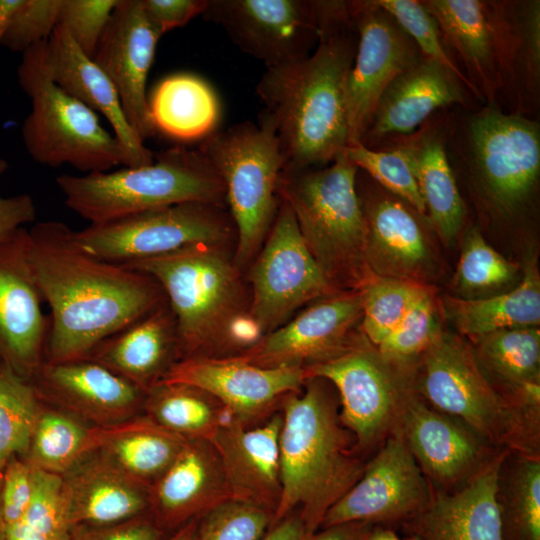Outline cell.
I'll return each mask as SVG.
<instances>
[{
    "mask_svg": "<svg viewBox=\"0 0 540 540\" xmlns=\"http://www.w3.org/2000/svg\"><path fill=\"white\" fill-rule=\"evenodd\" d=\"M164 531L151 515L103 526H74L70 540H163Z\"/></svg>",
    "mask_w": 540,
    "mask_h": 540,
    "instance_id": "obj_52",
    "label": "cell"
},
{
    "mask_svg": "<svg viewBox=\"0 0 540 540\" xmlns=\"http://www.w3.org/2000/svg\"><path fill=\"white\" fill-rule=\"evenodd\" d=\"M46 41L23 52L17 68L18 84L32 106L21 128L26 151L43 166L69 165L84 174L128 167L124 147L100 124L98 114L51 78Z\"/></svg>",
    "mask_w": 540,
    "mask_h": 540,
    "instance_id": "obj_6",
    "label": "cell"
},
{
    "mask_svg": "<svg viewBox=\"0 0 540 540\" xmlns=\"http://www.w3.org/2000/svg\"><path fill=\"white\" fill-rule=\"evenodd\" d=\"M306 527L297 511L273 524L260 540H309Z\"/></svg>",
    "mask_w": 540,
    "mask_h": 540,
    "instance_id": "obj_55",
    "label": "cell"
},
{
    "mask_svg": "<svg viewBox=\"0 0 540 540\" xmlns=\"http://www.w3.org/2000/svg\"><path fill=\"white\" fill-rule=\"evenodd\" d=\"M408 540H422V539H421V538H419V537H417V536H415V537H411V538H409Z\"/></svg>",
    "mask_w": 540,
    "mask_h": 540,
    "instance_id": "obj_61",
    "label": "cell"
},
{
    "mask_svg": "<svg viewBox=\"0 0 540 540\" xmlns=\"http://www.w3.org/2000/svg\"><path fill=\"white\" fill-rule=\"evenodd\" d=\"M362 330L377 347L415 303L430 291L424 284L372 275L362 284Z\"/></svg>",
    "mask_w": 540,
    "mask_h": 540,
    "instance_id": "obj_41",
    "label": "cell"
},
{
    "mask_svg": "<svg viewBox=\"0 0 540 540\" xmlns=\"http://www.w3.org/2000/svg\"><path fill=\"white\" fill-rule=\"evenodd\" d=\"M95 436L96 451L149 488L188 441L149 416L132 417L110 426H96Z\"/></svg>",
    "mask_w": 540,
    "mask_h": 540,
    "instance_id": "obj_32",
    "label": "cell"
},
{
    "mask_svg": "<svg viewBox=\"0 0 540 540\" xmlns=\"http://www.w3.org/2000/svg\"><path fill=\"white\" fill-rule=\"evenodd\" d=\"M345 153L358 168L368 173L382 187L400 198L420 215L426 214L411 165L399 147L391 150L367 148L360 142L348 145Z\"/></svg>",
    "mask_w": 540,
    "mask_h": 540,
    "instance_id": "obj_42",
    "label": "cell"
},
{
    "mask_svg": "<svg viewBox=\"0 0 540 540\" xmlns=\"http://www.w3.org/2000/svg\"><path fill=\"white\" fill-rule=\"evenodd\" d=\"M32 382L0 361V473L8 461L27 456L42 410Z\"/></svg>",
    "mask_w": 540,
    "mask_h": 540,
    "instance_id": "obj_38",
    "label": "cell"
},
{
    "mask_svg": "<svg viewBox=\"0 0 540 540\" xmlns=\"http://www.w3.org/2000/svg\"><path fill=\"white\" fill-rule=\"evenodd\" d=\"M444 311L460 333L474 339L502 329L538 327L540 276L535 261L527 264L522 280L510 291L485 298L446 296Z\"/></svg>",
    "mask_w": 540,
    "mask_h": 540,
    "instance_id": "obj_35",
    "label": "cell"
},
{
    "mask_svg": "<svg viewBox=\"0 0 540 540\" xmlns=\"http://www.w3.org/2000/svg\"><path fill=\"white\" fill-rule=\"evenodd\" d=\"M430 500L427 483L403 436L390 437L357 482L328 510L320 528L410 519Z\"/></svg>",
    "mask_w": 540,
    "mask_h": 540,
    "instance_id": "obj_17",
    "label": "cell"
},
{
    "mask_svg": "<svg viewBox=\"0 0 540 540\" xmlns=\"http://www.w3.org/2000/svg\"><path fill=\"white\" fill-rule=\"evenodd\" d=\"M402 415L404 440L432 477L453 481L473 465L478 448L462 427L411 397L404 402Z\"/></svg>",
    "mask_w": 540,
    "mask_h": 540,
    "instance_id": "obj_33",
    "label": "cell"
},
{
    "mask_svg": "<svg viewBox=\"0 0 540 540\" xmlns=\"http://www.w3.org/2000/svg\"><path fill=\"white\" fill-rule=\"evenodd\" d=\"M29 231L0 241V360L30 380L45 362L49 317L28 258Z\"/></svg>",
    "mask_w": 540,
    "mask_h": 540,
    "instance_id": "obj_16",
    "label": "cell"
},
{
    "mask_svg": "<svg viewBox=\"0 0 540 540\" xmlns=\"http://www.w3.org/2000/svg\"><path fill=\"white\" fill-rule=\"evenodd\" d=\"M306 380L300 367H261L241 356H194L174 362L158 383L197 388L219 402L229 420L250 425Z\"/></svg>",
    "mask_w": 540,
    "mask_h": 540,
    "instance_id": "obj_15",
    "label": "cell"
},
{
    "mask_svg": "<svg viewBox=\"0 0 540 540\" xmlns=\"http://www.w3.org/2000/svg\"><path fill=\"white\" fill-rule=\"evenodd\" d=\"M143 406L147 416L187 440L210 442L229 420L214 398L183 384H155L145 393Z\"/></svg>",
    "mask_w": 540,
    "mask_h": 540,
    "instance_id": "obj_36",
    "label": "cell"
},
{
    "mask_svg": "<svg viewBox=\"0 0 540 540\" xmlns=\"http://www.w3.org/2000/svg\"><path fill=\"white\" fill-rule=\"evenodd\" d=\"M149 494L151 517L164 532L231 499L217 453L204 440H188Z\"/></svg>",
    "mask_w": 540,
    "mask_h": 540,
    "instance_id": "obj_24",
    "label": "cell"
},
{
    "mask_svg": "<svg viewBox=\"0 0 540 540\" xmlns=\"http://www.w3.org/2000/svg\"><path fill=\"white\" fill-rule=\"evenodd\" d=\"M358 43L346 85L349 143L360 142L389 84L424 56L374 0L353 1Z\"/></svg>",
    "mask_w": 540,
    "mask_h": 540,
    "instance_id": "obj_14",
    "label": "cell"
},
{
    "mask_svg": "<svg viewBox=\"0 0 540 540\" xmlns=\"http://www.w3.org/2000/svg\"><path fill=\"white\" fill-rule=\"evenodd\" d=\"M33 495V468L25 460L11 458L2 470V508L8 530L26 513Z\"/></svg>",
    "mask_w": 540,
    "mask_h": 540,
    "instance_id": "obj_51",
    "label": "cell"
},
{
    "mask_svg": "<svg viewBox=\"0 0 540 540\" xmlns=\"http://www.w3.org/2000/svg\"><path fill=\"white\" fill-rule=\"evenodd\" d=\"M1 491H2V472L0 473V540H6V526H5L4 516H3Z\"/></svg>",
    "mask_w": 540,
    "mask_h": 540,
    "instance_id": "obj_60",
    "label": "cell"
},
{
    "mask_svg": "<svg viewBox=\"0 0 540 540\" xmlns=\"http://www.w3.org/2000/svg\"><path fill=\"white\" fill-rule=\"evenodd\" d=\"M518 269L515 263L499 254L473 228L463 243L454 286L464 293L496 290L514 281Z\"/></svg>",
    "mask_w": 540,
    "mask_h": 540,
    "instance_id": "obj_43",
    "label": "cell"
},
{
    "mask_svg": "<svg viewBox=\"0 0 540 540\" xmlns=\"http://www.w3.org/2000/svg\"><path fill=\"white\" fill-rule=\"evenodd\" d=\"M272 520L260 506L228 499L198 518L194 540H260Z\"/></svg>",
    "mask_w": 540,
    "mask_h": 540,
    "instance_id": "obj_45",
    "label": "cell"
},
{
    "mask_svg": "<svg viewBox=\"0 0 540 540\" xmlns=\"http://www.w3.org/2000/svg\"><path fill=\"white\" fill-rule=\"evenodd\" d=\"M202 16L267 68L308 56L319 38L317 1L208 0Z\"/></svg>",
    "mask_w": 540,
    "mask_h": 540,
    "instance_id": "obj_13",
    "label": "cell"
},
{
    "mask_svg": "<svg viewBox=\"0 0 540 540\" xmlns=\"http://www.w3.org/2000/svg\"><path fill=\"white\" fill-rule=\"evenodd\" d=\"M436 20L449 52L462 60L478 99H495L511 81L513 24L511 3L479 0L421 1Z\"/></svg>",
    "mask_w": 540,
    "mask_h": 540,
    "instance_id": "obj_12",
    "label": "cell"
},
{
    "mask_svg": "<svg viewBox=\"0 0 540 540\" xmlns=\"http://www.w3.org/2000/svg\"><path fill=\"white\" fill-rule=\"evenodd\" d=\"M21 2L22 0H0V45L8 20Z\"/></svg>",
    "mask_w": 540,
    "mask_h": 540,
    "instance_id": "obj_57",
    "label": "cell"
},
{
    "mask_svg": "<svg viewBox=\"0 0 540 540\" xmlns=\"http://www.w3.org/2000/svg\"><path fill=\"white\" fill-rule=\"evenodd\" d=\"M463 82L440 63L423 57L399 74L381 95L360 143L410 136L436 110L468 103Z\"/></svg>",
    "mask_w": 540,
    "mask_h": 540,
    "instance_id": "obj_25",
    "label": "cell"
},
{
    "mask_svg": "<svg viewBox=\"0 0 540 540\" xmlns=\"http://www.w3.org/2000/svg\"><path fill=\"white\" fill-rule=\"evenodd\" d=\"M508 508L502 514L504 540H540V462L523 461L511 486Z\"/></svg>",
    "mask_w": 540,
    "mask_h": 540,
    "instance_id": "obj_47",
    "label": "cell"
},
{
    "mask_svg": "<svg viewBox=\"0 0 540 540\" xmlns=\"http://www.w3.org/2000/svg\"><path fill=\"white\" fill-rule=\"evenodd\" d=\"M28 231L31 269L50 308L45 362L86 359L104 339L166 301L152 277L87 252L64 222L42 221Z\"/></svg>",
    "mask_w": 540,
    "mask_h": 540,
    "instance_id": "obj_1",
    "label": "cell"
},
{
    "mask_svg": "<svg viewBox=\"0 0 540 540\" xmlns=\"http://www.w3.org/2000/svg\"><path fill=\"white\" fill-rule=\"evenodd\" d=\"M126 267L152 277L161 287L176 323L177 354L204 356L226 337L239 298L233 267L212 245L184 248Z\"/></svg>",
    "mask_w": 540,
    "mask_h": 540,
    "instance_id": "obj_7",
    "label": "cell"
},
{
    "mask_svg": "<svg viewBox=\"0 0 540 540\" xmlns=\"http://www.w3.org/2000/svg\"><path fill=\"white\" fill-rule=\"evenodd\" d=\"M410 36L422 55L451 70L475 95L474 89L445 45L439 26L421 1L374 0Z\"/></svg>",
    "mask_w": 540,
    "mask_h": 540,
    "instance_id": "obj_44",
    "label": "cell"
},
{
    "mask_svg": "<svg viewBox=\"0 0 540 540\" xmlns=\"http://www.w3.org/2000/svg\"><path fill=\"white\" fill-rule=\"evenodd\" d=\"M513 61L511 82L520 81L525 94L538 93L540 79V1L511 4Z\"/></svg>",
    "mask_w": 540,
    "mask_h": 540,
    "instance_id": "obj_48",
    "label": "cell"
},
{
    "mask_svg": "<svg viewBox=\"0 0 540 540\" xmlns=\"http://www.w3.org/2000/svg\"><path fill=\"white\" fill-rule=\"evenodd\" d=\"M390 365L377 350L348 346L304 370L307 379H325L335 385L342 404L340 421L359 444L368 445L383 434L404 404Z\"/></svg>",
    "mask_w": 540,
    "mask_h": 540,
    "instance_id": "obj_18",
    "label": "cell"
},
{
    "mask_svg": "<svg viewBox=\"0 0 540 540\" xmlns=\"http://www.w3.org/2000/svg\"><path fill=\"white\" fill-rule=\"evenodd\" d=\"M319 38L306 57L268 67L256 92L274 131L282 171L331 163L349 143L346 85L358 30L352 1H317Z\"/></svg>",
    "mask_w": 540,
    "mask_h": 540,
    "instance_id": "obj_2",
    "label": "cell"
},
{
    "mask_svg": "<svg viewBox=\"0 0 540 540\" xmlns=\"http://www.w3.org/2000/svg\"><path fill=\"white\" fill-rule=\"evenodd\" d=\"M482 363L515 389L539 381L540 331L538 327L498 330L475 338Z\"/></svg>",
    "mask_w": 540,
    "mask_h": 540,
    "instance_id": "obj_39",
    "label": "cell"
},
{
    "mask_svg": "<svg viewBox=\"0 0 540 540\" xmlns=\"http://www.w3.org/2000/svg\"><path fill=\"white\" fill-rule=\"evenodd\" d=\"M201 152L222 180L235 224L236 261L257 251L276 216V194L283 158L273 129L259 120L235 124L202 141Z\"/></svg>",
    "mask_w": 540,
    "mask_h": 540,
    "instance_id": "obj_8",
    "label": "cell"
},
{
    "mask_svg": "<svg viewBox=\"0 0 540 540\" xmlns=\"http://www.w3.org/2000/svg\"><path fill=\"white\" fill-rule=\"evenodd\" d=\"M160 37L141 0H119L93 57L114 84L127 120L143 141L156 132L146 84Z\"/></svg>",
    "mask_w": 540,
    "mask_h": 540,
    "instance_id": "obj_20",
    "label": "cell"
},
{
    "mask_svg": "<svg viewBox=\"0 0 540 540\" xmlns=\"http://www.w3.org/2000/svg\"><path fill=\"white\" fill-rule=\"evenodd\" d=\"M119 0H62L58 24L93 59Z\"/></svg>",
    "mask_w": 540,
    "mask_h": 540,
    "instance_id": "obj_50",
    "label": "cell"
},
{
    "mask_svg": "<svg viewBox=\"0 0 540 540\" xmlns=\"http://www.w3.org/2000/svg\"><path fill=\"white\" fill-rule=\"evenodd\" d=\"M250 281L253 290L250 317L267 334L286 323L296 309L332 288L284 201L251 270Z\"/></svg>",
    "mask_w": 540,
    "mask_h": 540,
    "instance_id": "obj_11",
    "label": "cell"
},
{
    "mask_svg": "<svg viewBox=\"0 0 540 540\" xmlns=\"http://www.w3.org/2000/svg\"><path fill=\"white\" fill-rule=\"evenodd\" d=\"M441 332L435 300L430 290L377 346V351L390 363L407 361L423 354Z\"/></svg>",
    "mask_w": 540,
    "mask_h": 540,
    "instance_id": "obj_46",
    "label": "cell"
},
{
    "mask_svg": "<svg viewBox=\"0 0 540 540\" xmlns=\"http://www.w3.org/2000/svg\"><path fill=\"white\" fill-rule=\"evenodd\" d=\"M361 316V292L333 295L266 334L240 356L261 367L305 369L344 351Z\"/></svg>",
    "mask_w": 540,
    "mask_h": 540,
    "instance_id": "obj_21",
    "label": "cell"
},
{
    "mask_svg": "<svg viewBox=\"0 0 540 540\" xmlns=\"http://www.w3.org/2000/svg\"><path fill=\"white\" fill-rule=\"evenodd\" d=\"M421 388L438 409L457 416L481 435L495 438L508 419L470 348L441 332L423 353Z\"/></svg>",
    "mask_w": 540,
    "mask_h": 540,
    "instance_id": "obj_19",
    "label": "cell"
},
{
    "mask_svg": "<svg viewBox=\"0 0 540 540\" xmlns=\"http://www.w3.org/2000/svg\"><path fill=\"white\" fill-rule=\"evenodd\" d=\"M466 140L468 163L485 198L502 213L519 210L539 179L538 122L490 105L468 119Z\"/></svg>",
    "mask_w": 540,
    "mask_h": 540,
    "instance_id": "obj_9",
    "label": "cell"
},
{
    "mask_svg": "<svg viewBox=\"0 0 540 540\" xmlns=\"http://www.w3.org/2000/svg\"><path fill=\"white\" fill-rule=\"evenodd\" d=\"M363 212L367 228L364 259L369 272L423 284L431 254L414 213L403 201L390 197L373 200Z\"/></svg>",
    "mask_w": 540,
    "mask_h": 540,
    "instance_id": "obj_30",
    "label": "cell"
},
{
    "mask_svg": "<svg viewBox=\"0 0 540 540\" xmlns=\"http://www.w3.org/2000/svg\"><path fill=\"white\" fill-rule=\"evenodd\" d=\"M96 426L88 427L59 410L42 408L26 461L34 468L63 476L96 451Z\"/></svg>",
    "mask_w": 540,
    "mask_h": 540,
    "instance_id": "obj_37",
    "label": "cell"
},
{
    "mask_svg": "<svg viewBox=\"0 0 540 540\" xmlns=\"http://www.w3.org/2000/svg\"><path fill=\"white\" fill-rule=\"evenodd\" d=\"M372 524L349 522L323 527L314 533L309 540H366Z\"/></svg>",
    "mask_w": 540,
    "mask_h": 540,
    "instance_id": "obj_56",
    "label": "cell"
},
{
    "mask_svg": "<svg viewBox=\"0 0 540 540\" xmlns=\"http://www.w3.org/2000/svg\"><path fill=\"white\" fill-rule=\"evenodd\" d=\"M46 62L51 78L60 88L106 118L127 153L128 167L153 161L154 153L144 145L127 120L110 78L77 46L60 24L46 41Z\"/></svg>",
    "mask_w": 540,
    "mask_h": 540,
    "instance_id": "obj_26",
    "label": "cell"
},
{
    "mask_svg": "<svg viewBox=\"0 0 540 540\" xmlns=\"http://www.w3.org/2000/svg\"><path fill=\"white\" fill-rule=\"evenodd\" d=\"M155 131L181 142L204 140L215 132L220 106L211 86L186 73L164 78L148 99Z\"/></svg>",
    "mask_w": 540,
    "mask_h": 540,
    "instance_id": "obj_34",
    "label": "cell"
},
{
    "mask_svg": "<svg viewBox=\"0 0 540 540\" xmlns=\"http://www.w3.org/2000/svg\"><path fill=\"white\" fill-rule=\"evenodd\" d=\"M62 0H22L12 13L1 38V45L21 54L48 40L58 25Z\"/></svg>",
    "mask_w": 540,
    "mask_h": 540,
    "instance_id": "obj_49",
    "label": "cell"
},
{
    "mask_svg": "<svg viewBox=\"0 0 540 540\" xmlns=\"http://www.w3.org/2000/svg\"><path fill=\"white\" fill-rule=\"evenodd\" d=\"M283 401L279 437L281 496L271 526L297 511L310 536L362 475L340 418L316 378ZM270 526V527H271Z\"/></svg>",
    "mask_w": 540,
    "mask_h": 540,
    "instance_id": "obj_3",
    "label": "cell"
},
{
    "mask_svg": "<svg viewBox=\"0 0 540 540\" xmlns=\"http://www.w3.org/2000/svg\"><path fill=\"white\" fill-rule=\"evenodd\" d=\"M357 172L343 151L322 167L282 171L278 181V193L331 285L368 279L363 270L367 228Z\"/></svg>",
    "mask_w": 540,
    "mask_h": 540,
    "instance_id": "obj_5",
    "label": "cell"
},
{
    "mask_svg": "<svg viewBox=\"0 0 540 540\" xmlns=\"http://www.w3.org/2000/svg\"><path fill=\"white\" fill-rule=\"evenodd\" d=\"M33 468V495L30 505L6 540H70L68 496L63 477Z\"/></svg>",
    "mask_w": 540,
    "mask_h": 540,
    "instance_id": "obj_40",
    "label": "cell"
},
{
    "mask_svg": "<svg viewBox=\"0 0 540 540\" xmlns=\"http://www.w3.org/2000/svg\"><path fill=\"white\" fill-rule=\"evenodd\" d=\"M176 354L175 318L165 301L104 339L86 359L108 368L146 393L161 380Z\"/></svg>",
    "mask_w": 540,
    "mask_h": 540,
    "instance_id": "obj_29",
    "label": "cell"
},
{
    "mask_svg": "<svg viewBox=\"0 0 540 540\" xmlns=\"http://www.w3.org/2000/svg\"><path fill=\"white\" fill-rule=\"evenodd\" d=\"M55 182L65 205L98 224L170 205H219L225 190L218 173L198 149L172 147L151 163L84 175L63 174Z\"/></svg>",
    "mask_w": 540,
    "mask_h": 540,
    "instance_id": "obj_4",
    "label": "cell"
},
{
    "mask_svg": "<svg viewBox=\"0 0 540 540\" xmlns=\"http://www.w3.org/2000/svg\"><path fill=\"white\" fill-rule=\"evenodd\" d=\"M366 540H399V538L390 529L371 528Z\"/></svg>",
    "mask_w": 540,
    "mask_h": 540,
    "instance_id": "obj_59",
    "label": "cell"
},
{
    "mask_svg": "<svg viewBox=\"0 0 540 540\" xmlns=\"http://www.w3.org/2000/svg\"><path fill=\"white\" fill-rule=\"evenodd\" d=\"M282 414L255 427L226 420L210 441L231 499L260 506L273 515L281 496L279 437Z\"/></svg>",
    "mask_w": 540,
    "mask_h": 540,
    "instance_id": "obj_22",
    "label": "cell"
},
{
    "mask_svg": "<svg viewBox=\"0 0 540 540\" xmlns=\"http://www.w3.org/2000/svg\"><path fill=\"white\" fill-rule=\"evenodd\" d=\"M32 379L40 397H48L95 426L134 417L145 397L136 385L88 359L44 362Z\"/></svg>",
    "mask_w": 540,
    "mask_h": 540,
    "instance_id": "obj_23",
    "label": "cell"
},
{
    "mask_svg": "<svg viewBox=\"0 0 540 540\" xmlns=\"http://www.w3.org/2000/svg\"><path fill=\"white\" fill-rule=\"evenodd\" d=\"M217 205L186 202L143 211L75 231L87 252L127 266L198 245H215L227 234Z\"/></svg>",
    "mask_w": 540,
    "mask_h": 540,
    "instance_id": "obj_10",
    "label": "cell"
},
{
    "mask_svg": "<svg viewBox=\"0 0 540 540\" xmlns=\"http://www.w3.org/2000/svg\"><path fill=\"white\" fill-rule=\"evenodd\" d=\"M74 526H103L145 514L149 487L94 451L63 476Z\"/></svg>",
    "mask_w": 540,
    "mask_h": 540,
    "instance_id": "obj_28",
    "label": "cell"
},
{
    "mask_svg": "<svg viewBox=\"0 0 540 540\" xmlns=\"http://www.w3.org/2000/svg\"><path fill=\"white\" fill-rule=\"evenodd\" d=\"M398 144L416 178L426 214L440 238L451 243L461 232L466 207L438 132L418 133Z\"/></svg>",
    "mask_w": 540,
    "mask_h": 540,
    "instance_id": "obj_31",
    "label": "cell"
},
{
    "mask_svg": "<svg viewBox=\"0 0 540 540\" xmlns=\"http://www.w3.org/2000/svg\"><path fill=\"white\" fill-rule=\"evenodd\" d=\"M198 518L189 521L174 531L173 534L166 540H194Z\"/></svg>",
    "mask_w": 540,
    "mask_h": 540,
    "instance_id": "obj_58",
    "label": "cell"
},
{
    "mask_svg": "<svg viewBox=\"0 0 540 540\" xmlns=\"http://www.w3.org/2000/svg\"><path fill=\"white\" fill-rule=\"evenodd\" d=\"M141 2L148 21L160 36L202 15L208 5V0H141Z\"/></svg>",
    "mask_w": 540,
    "mask_h": 540,
    "instance_id": "obj_53",
    "label": "cell"
},
{
    "mask_svg": "<svg viewBox=\"0 0 540 540\" xmlns=\"http://www.w3.org/2000/svg\"><path fill=\"white\" fill-rule=\"evenodd\" d=\"M502 457L493 460L463 489L439 495L412 518L422 540H504L498 500Z\"/></svg>",
    "mask_w": 540,
    "mask_h": 540,
    "instance_id": "obj_27",
    "label": "cell"
},
{
    "mask_svg": "<svg viewBox=\"0 0 540 540\" xmlns=\"http://www.w3.org/2000/svg\"><path fill=\"white\" fill-rule=\"evenodd\" d=\"M7 168L8 162L0 158V177ZM36 215V205L30 195L17 194L4 197L0 194V241L33 222Z\"/></svg>",
    "mask_w": 540,
    "mask_h": 540,
    "instance_id": "obj_54",
    "label": "cell"
}]
</instances>
